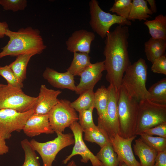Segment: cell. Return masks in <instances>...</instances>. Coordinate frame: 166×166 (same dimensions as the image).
Segmentation results:
<instances>
[{
  "label": "cell",
  "instance_id": "6da1fadb",
  "mask_svg": "<svg viewBox=\"0 0 166 166\" xmlns=\"http://www.w3.org/2000/svg\"><path fill=\"white\" fill-rule=\"evenodd\" d=\"M129 36L128 26L118 25L108 33L105 41L106 78L110 84L118 89L125 71L131 65L128 51Z\"/></svg>",
  "mask_w": 166,
  "mask_h": 166
},
{
  "label": "cell",
  "instance_id": "7a4b0ae2",
  "mask_svg": "<svg viewBox=\"0 0 166 166\" xmlns=\"http://www.w3.org/2000/svg\"><path fill=\"white\" fill-rule=\"evenodd\" d=\"M5 36L9 40L1 48L0 58L7 56H17L26 53H41L46 49L40 32L31 27L22 28L16 32L7 29Z\"/></svg>",
  "mask_w": 166,
  "mask_h": 166
},
{
  "label": "cell",
  "instance_id": "3957f363",
  "mask_svg": "<svg viewBox=\"0 0 166 166\" xmlns=\"http://www.w3.org/2000/svg\"><path fill=\"white\" fill-rule=\"evenodd\" d=\"M139 102L132 97L121 85L118 89V135L124 138L135 135Z\"/></svg>",
  "mask_w": 166,
  "mask_h": 166
},
{
  "label": "cell",
  "instance_id": "277c9868",
  "mask_svg": "<svg viewBox=\"0 0 166 166\" xmlns=\"http://www.w3.org/2000/svg\"><path fill=\"white\" fill-rule=\"evenodd\" d=\"M147 69L145 60L140 58L128 67L122 79L121 85L130 96L138 102L149 98L146 85Z\"/></svg>",
  "mask_w": 166,
  "mask_h": 166
},
{
  "label": "cell",
  "instance_id": "5b68a950",
  "mask_svg": "<svg viewBox=\"0 0 166 166\" xmlns=\"http://www.w3.org/2000/svg\"><path fill=\"white\" fill-rule=\"evenodd\" d=\"M166 122V105L153 102L148 99L140 101L135 135Z\"/></svg>",
  "mask_w": 166,
  "mask_h": 166
},
{
  "label": "cell",
  "instance_id": "8992f818",
  "mask_svg": "<svg viewBox=\"0 0 166 166\" xmlns=\"http://www.w3.org/2000/svg\"><path fill=\"white\" fill-rule=\"evenodd\" d=\"M37 97L26 94L22 89L4 85L0 88V110L9 109L24 113L34 108Z\"/></svg>",
  "mask_w": 166,
  "mask_h": 166
},
{
  "label": "cell",
  "instance_id": "52a82bcc",
  "mask_svg": "<svg viewBox=\"0 0 166 166\" xmlns=\"http://www.w3.org/2000/svg\"><path fill=\"white\" fill-rule=\"evenodd\" d=\"M90 20L89 24L93 31L102 38H105L110 27L115 24L129 26L131 21L103 11L96 0H91L89 3Z\"/></svg>",
  "mask_w": 166,
  "mask_h": 166
},
{
  "label": "cell",
  "instance_id": "ba28073f",
  "mask_svg": "<svg viewBox=\"0 0 166 166\" xmlns=\"http://www.w3.org/2000/svg\"><path fill=\"white\" fill-rule=\"evenodd\" d=\"M54 139L45 142H40L33 139L30 142L36 152L41 156L42 166H52L56 156L60 151L74 143L73 134L58 133Z\"/></svg>",
  "mask_w": 166,
  "mask_h": 166
},
{
  "label": "cell",
  "instance_id": "9c48e42d",
  "mask_svg": "<svg viewBox=\"0 0 166 166\" xmlns=\"http://www.w3.org/2000/svg\"><path fill=\"white\" fill-rule=\"evenodd\" d=\"M108 102L105 112L97 119V126L110 139L118 134L119 121L118 112V89L110 84L107 88Z\"/></svg>",
  "mask_w": 166,
  "mask_h": 166
},
{
  "label": "cell",
  "instance_id": "30bf717a",
  "mask_svg": "<svg viewBox=\"0 0 166 166\" xmlns=\"http://www.w3.org/2000/svg\"><path fill=\"white\" fill-rule=\"evenodd\" d=\"M70 103L68 100L59 99L48 114L51 127L56 134L63 133L65 128L78 120L76 111Z\"/></svg>",
  "mask_w": 166,
  "mask_h": 166
},
{
  "label": "cell",
  "instance_id": "8fae6325",
  "mask_svg": "<svg viewBox=\"0 0 166 166\" xmlns=\"http://www.w3.org/2000/svg\"><path fill=\"white\" fill-rule=\"evenodd\" d=\"M34 113V108L24 113L9 109H0V136L9 139L13 132L22 130L26 121Z\"/></svg>",
  "mask_w": 166,
  "mask_h": 166
},
{
  "label": "cell",
  "instance_id": "7c38bea8",
  "mask_svg": "<svg viewBox=\"0 0 166 166\" xmlns=\"http://www.w3.org/2000/svg\"><path fill=\"white\" fill-rule=\"evenodd\" d=\"M69 127L74 136V146L71 153L63 160V163L66 164L73 157L79 155L82 157L81 160L82 163L85 164L90 161L92 166H103L102 163L90 150L84 142L83 138V130L79 123L77 121L75 122Z\"/></svg>",
  "mask_w": 166,
  "mask_h": 166
},
{
  "label": "cell",
  "instance_id": "4fadbf2b",
  "mask_svg": "<svg viewBox=\"0 0 166 166\" xmlns=\"http://www.w3.org/2000/svg\"><path fill=\"white\" fill-rule=\"evenodd\" d=\"M136 136L135 135L130 138H124L117 134L110 139L119 161L123 162L128 166H140L135 157L132 147V143Z\"/></svg>",
  "mask_w": 166,
  "mask_h": 166
},
{
  "label": "cell",
  "instance_id": "5bb4252c",
  "mask_svg": "<svg viewBox=\"0 0 166 166\" xmlns=\"http://www.w3.org/2000/svg\"><path fill=\"white\" fill-rule=\"evenodd\" d=\"M105 70L104 61L91 63L80 75V81L76 86V93L80 94L89 89H93L101 80L102 72Z\"/></svg>",
  "mask_w": 166,
  "mask_h": 166
},
{
  "label": "cell",
  "instance_id": "9a60e30c",
  "mask_svg": "<svg viewBox=\"0 0 166 166\" xmlns=\"http://www.w3.org/2000/svg\"><path fill=\"white\" fill-rule=\"evenodd\" d=\"M95 38V34L93 32L84 29L75 31L66 42L67 49L73 53L89 54L91 43Z\"/></svg>",
  "mask_w": 166,
  "mask_h": 166
},
{
  "label": "cell",
  "instance_id": "2e32d148",
  "mask_svg": "<svg viewBox=\"0 0 166 166\" xmlns=\"http://www.w3.org/2000/svg\"><path fill=\"white\" fill-rule=\"evenodd\" d=\"M22 130L27 136L33 137L41 134L54 133L50 125L48 114L34 113L27 120Z\"/></svg>",
  "mask_w": 166,
  "mask_h": 166
},
{
  "label": "cell",
  "instance_id": "e0dca14e",
  "mask_svg": "<svg viewBox=\"0 0 166 166\" xmlns=\"http://www.w3.org/2000/svg\"><path fill=\"white\" fill-rule=\"evenodd\" d=\"M62 91L48 88L45 85H41L38 101L34 108V113L47 114L57 103V97Z\"/></svg>",
  "mask_w": 166,
  "mask_h": 166
},
{
  "label": "cell",
  "instance_id": "ac0fdd59",
  "mask_svg": "<svg viewBox=\"0 0 166 166\" xmlns=\"http://www.w3.org/2000/svg\"><path fill=\"white\" fill-rule=\"evenodd\" d=\"M42 76L55 88L75 91L76 85L75 84L74 76L67 71L60 73L47 67L43 73Z\"/></svg>",
  "mask_w": 166,
  "mask_h": 166
},
{
  "label": "cell",
  "instance_id": "d6986e66",
  "mask_svg": "<svg viewBox=\"0 0 166 166\" xmlns=\"http://www.w3.org/2000/svg\"><path fill=\"white\" fill-rule=\"evenodd\" d=\"M134 153L139 159L140 166H153L158 152L149 146L140 138L135 140Z\"/></svg>",
  "mask_w": 166,
  "mask_h": 166
},
{
  "label": "cell",
  "instance_id": "ffe728a7",
  "mask_svg": "<svg viewBox=\"0 0 166 166\" xmlns=\"http://www.w3.org/2000/svg\"><path fill=\"white\" fill-rule=\"evenodd\" d=\"M147 58L152 63L156 59L165 55L166 41L150 38L144 44Z\"/></svg>",
  "mask_w": 166,
  "mask_h": 166
},
{
  "label": "cell",
  "instance_id": "44dd1931",
  "mask_svg": "<svg viewBox=\"0 0 166 166\" xmlns=\"http://www.w3.org/2000/svg\"><path fill=\"white\" fill-rule=\"evenodd\" d=\"M144 24L148 28L151 38L166 41V16L162 14L152 20H147Z\"/></svg>",
  "mask_w": 166,
  "mask_h": 166
},
{
  "label": "cell",
  "instance_id": "7402d4cb",
  "mask_svg": "<svg viewBox=\"0 0 166 166\" xmlns=\"http://www.w3.org/2000/svg\"><path fill=\"white\" fill-rule=\"evenodd\" d=\"M153 13L148 7L145 0H133L132 6L127 20L129 21H146Z\"/></svg>",
  "mask_w": 166,
  "mask_h": 166
},
{
  "label": "cell",
  "instance_id": "603a6c76",
  "mask_svg": "<svg viewBox=\"0 0 166 166\" xmlns=\"http://www.w3.org/2000/svg\"><path fill=\"white\" fill-rule=\"evenodd\" d=\"M72 61L70 66L67 69L74 76H80L91 63L89 54L85 53H74Z\"/></svg>",
  "mask_w": 166,
  "mask_h": 166
},
{
  "label": "cell",
  "instance_id": "cb8c5ba5",
  "mask_svg": "<svg viewBox=\"0 0 166 166\" xmlns=\"http://www.w3.org/2000/svg\"><path fill=\"white\" fill-rule=\"evenodd\" d=\"M148 99L159 104L166 105V78H164L152 85L148 90Z\"/></svg>",
  "mask_w": 166,
  "mask_h": 166
},
{
  "label": "cell",
  "instance_id": "d4e9b609",
  "mask_svg": "<svg viewBox=\"0 0 166 166\" xmlns=\"http://www.w3.org/2000/svg\"><path fill=\"white\" fill-rule=\"evenodd\" d=\"M35 54L26 53L17 56L15 60L9 66L17 76L22 82L26 77L27 67L31 58Z\"/></svg>",
  "mask_w": 166,
  "mask_h": 166
},
{
  "label": "cell",
  "instance_id": "484cf974",
  "mask_svg": "<svg viewBox=\"0 0 166 166\" xmlns=\"http://www.w3.org/2000/svg\"><path fill=\"white\" fill-rule=\"evenodd\" d=\"M84 140L98 145L100 148L110 144V139L105 135L97 125L83 130Z\"/></svg>",
  "mask_w": 166,
  "mask_h": 166
},
{
  "label": "cell",
  "instance_id": "4316f807",
  "mask_svg": "<svg viewBox=\"0 0 166 166\" xmlns=\"http://www.w3.org/2000/svg\"><path fill=\"white\" fill-rule=\"evenodd\" d=\"M94 97L93 89H90L80 94L76 100L71 102V106L78 112L93 107L95 108Z\"/></svg>",
  "mask_w": 166,
  "mask_h": 166
},
{
  "label": "cell",
  "instance_id": "83f0119b",
  "mask_svg": "<svg viewBox=\"0 0 166 166\" xmlns=\"http://www.w3.org/2000/svg\"><path fill=\"white\" fill-rule=\"evenodd\" d=\"M96 156L103 166H118L119 161L111 143L101 148Z\"/></svg>",
  "mask_w": 166,
  "mask_h": 166
},
{
  "label": "cell",
  "instance_id": "f1b7e54d",
  "mask_svg": "<svg viewBox=\"0 0 166 166\" xmlns=\"http://www.w3.org/2000/svg\"><path fill=\"white\" fill-rule=\"evenodd\" d=\"M109 95L107 88L101 86L94 93L95 108L97 110L98 118H101L104 116L107 106Z\"/></svg>",
  "mask_w": 166,
  "mask_h": 166
},
{
  "label": "cell",
  "instance_id": "f546056e",
  "mask_svg": "<svg viewBox=\"0 0 166 166\" xmlns=\"http://www.w3.org/2000/svg\"><path fill=\"white\" fill-rule=\"evenodd\" d=\"M21 146L25 153V160L22 166H41L39 158L27 139L22 140Z\"/></svg>",
  "mask_w": 166,
  "mask_h": 166
},
{
  "label": "cell",
  "instance_id": "4dcf8cb0",
  "mask_svg": "<svg viewBox=\"0 0 166 166\" xmlns=\"http://www.w3.org/2000/svg\"><path fill=\"white\" fill-rule=\"evenodd\" d=\"M132 3V0H115L109 11L127 19L128 17Z\"/></svg>",
  "mask_w": 166,
  "mask_h": 166
},
{
  "label": "cell",
  "instance_id": "1f68e13d",
  "mask_svg": "<svg viewBox=\"0 0 166 166\" xmlns=\"http://www.w3.org/2000/svg\"><path fill=\"white\" fill-rule=\"evenodd\" d=\"M139 135L140 138L146 144L157 152L166 150V138L153 136L143 133Z\"/></svg>",
  "mask_w": 166,
  "mask_h": 166
},
{
  "label": "cell",
  "instance_id": "d6a6232c",
  "mask_svg": "<svg viewBox=\"0 0 166 166\" xmlns=\"http://www.w3.org/2000/svg\"><path fill=\"white\" fill-rule=\"evenodd\" d=\"M0 75L6 80L8 85L21 89L23 87V82L17 76L9 65L0 66Z\"/></svg>",
  "mask_w": 166,
  "mask_h": 166
},
{
  "label": "cell",
  "instance_id": "836d02e7",
  "mask_svg": "<svg viewBox=\"0 0 166 166\" xmlns=\"http://www.w3.org/2000/svg\"><path fill=\"white\" fill-rule=\"evenodd\" d=\"M94 107L79 112V124L83 130L96 125L94 123L93 117V112Z\"/></svg>",
  "mask_w": 166,
  "mask_h": 166
},
{
  "label": "cell",
  "instance_id": "e575fe53",
  "mask_svg": "<svg viewBox=\"0 0 166 166\" xmlns=\"http://www.w3.org/2000/svg\"><path fill=\"white\" fill-rule=\"evenodd\" d=\"M0 5L6 10H11L13 12L23 10L26 7V0H0Z\"/></svg>",
  "mask_w": 166,
  "mask_h": 166
},
{
  "label": "cell",
  "instance_id": "d590c367",
  "mask_svg": "<svg viewBox=\"0 0 166 166\" xmlns=\"http://www.w3.org/2000/svg\"><path fill=\"white\" fill-rule=\"evenodd\" d=\"M151 67L154 73L166 75V56L164 55L155 60Z\"/></svg>",
  "mask_w": 166,
  "mask_h": 166
},
{
  "label": "cell",
  "instance_id": "8d00e7d4",
  "mask_svg": "<svg viewBox=\"0 0 166 166\" xmlns=\"http://www.w3.org/2000/svg\"><path fill=\"white\" fill-rule=\"evenodd\" d=\"M142 133L150 136L155 135L166 138V122L146 129Z\"/></svg>",
  "mask_w": 166,
  "mask_h": 166
},
{
  "label": "cell",
  "instance_id": "74e56055",
  "mask_svg": "<svg viewBox=\"0 0 166 166\" xmlns=\"http://www.w3.org/2000/svg\"><path fill=\"white\" fill-rule=\"evenodd\" d=\"M153 166H166V150L158 152Z\"/></svg>",
  "mask_w": 166,
  "mask_h": 166
},
{
  "label": "cell",
  "instance_id": "f35d334b",
  "mask_svg": "<svg viewBox=\"0 0 166 166\" xmlns=\"http://www.w3.org/2000/svg\"><path fill=\"white\" fill-rule=\"evenodd\" d=\"M5 140L0 136V155L6 154L9 152V147L6 145Z\"/></svg>",
  "mask_w": 166,
  "mask_h": 166
},
{
  "label": "cell",
  "instance_id": "ab89813d",
  "mask_svg": "<svg viewBox=\"0 0 166 166\" xmlns=\"http://www.w3.org/2000/svg\"><path fill=\"white\" fill-rule=\"evenodd\" d=\"M9 29L8 26L6 22H0V38H3L5 36L6 30Z\"/></svg>",
  "mask_w": 166,
  "mask_h": 166
},
{
  "label": "cell",
  "instance_id": "60d3db41",
  "mask_svg": "<svg viewBox=\"0 0 166 166\" xmlns=\"http://www.w3.org/2000/svg\"><path fill=\"white\" fill-rule=\"evenodd\" d=\"M146 1L150 6V9L152 12L153 13H156L157 12V8L156 1L155 0H147Z\"/></svg>",
  "mask_w": 166,
  "mask_h": 166
},
{
  "label": "cell",
  "instance_id": "b9f144b4",
  "mask_svg": "<svg viewBox=\"0 0 166 166\" xmlns=\"http://www.w3.org/2000/svg\"><path fill=\"white\" fill-rule=\"evenodd\" d=\"M66 166H78L77 165L75 162L73 160H72L70 162L68 163V164Z\"/></svg>",
  "mask_w": 166,
  "mask_h": 166
},
{
  "label": "cell",
  "instance_id": "7bdbcfd3",
  "mask_svg": "<svg viewBox=\"0 0 166 166\" xmlns=\"http://www.w3.org/2000/svg\"><path fill=\"white\" fill-rule=\"evenodd\" d=\"M118 166H128L126 165L123 162L120 161L119 162Z\"/></svg>",
  "mask_w": 166,
  "mask_h": 166
},
{
  "label": "cell",
  "instance_id": "ee69618b",
  "mask_svg": "<svg viewBox=\"0 0 166 166\" xmlns=\"http://www.w3.org/2000/svg\"><path fill=\"white\" fill-rule=\"evenodd\" d=\"M3 85L4 84H0V88L2 87Z\"/></svg>",
  "mask_w": 166,
  "mask_h": 166
},
{
  "label": "cell",
  "instance_id": "f6af8a7d",
  "mask_svg": "<svg viewBox=\"0 0 166 166\" xmlns=\"http://www.w3.org/2000/svg\"></svg>",
  "mask_w": 166,
  "mask_h": 166
}]
</instances>
